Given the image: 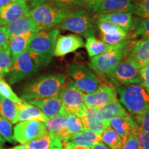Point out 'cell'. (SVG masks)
I'll use <instances>...</instances> for the list:
<instances>
[{"label": "cell", "mask_w": 149, "mask_h": 149, "mask_svg": "<svg viewBox=\"0 0 149 149\" xmlns=\"http://www.w3.org/2000/svg\"><path fill=\"white\" fill-rule=\"evenodd\" d=\"M66 81L63 74H45L34 78L24 86L20 93L26 101L49 97L60 92Z\"/></svg>", "instance_id": "cell-1"}, {"label": "cell", "mask_w": 149, "mask_h": 149, "mask_svg": "<svg viewBox=\"0 0 149 149\" xmlns=\"http://www.w3.org/2000/svg\"><path fill=\"white\" fill-rule=\"evenodd\" d=\"M59 35V30L57 29L51 31L42 30L35 33L30 39L26 50L40 66H46L51 61Z\"/></svg>", "instance_id": "cell-2"}, {"label": "cell", "mask_w": 149, "mask_h": 149, "mask_svg": "<svg viewBox=\"0 0 149 149\" xmlns=\"http://www.w3.org/2000/svg\"><path fill=\"white\" fill-rule=\"evenodd\" d=\"M117 90L121 104L131 114L139 115L149 109V93L143 85L122 84Z\"/></svg>", "instance_id": "cell-3"}, {"label": "cell", "mask_w": 149, "mask_h": 149, "mask_svg": "<svg viewBox=\"0 0 149 149\" xmlns=\"http://www.w3.org/2000/svg\"><path fill=\"white\" fill-rule=\"evenodd\" d=\"M130 40H126L120 44L95 57H91L88 66L100 76H107L113 71L116 66L124 59Z\"/></svg>", "instance_id": "cell-4"}, {"label": "cell", "mask_w": 149, "mask_h": 149, "mask_svg": "<svg viewBox=\"0 0 149 149\" xmlns=\"http://www.w3.org/2000/svg\"><path fill=\"white\" fill-rule=\"evenodd\" d=\"M57 27V29L70 31L85 38L95 36L97 32L95 20L88 11L84 10L70 11L64 21Z\"/></svg>", "instance_id": "cell-5"}, {"label": "cell", "mask_w": 149, "mask_h": 149, "mask_svg": "<svg viewBox=\"0 0 149 149\" xmlns=\"http://www.w3.org/2000/svg\"><path fill=\"white\" fill-rule=\"evenodd\" d=\"M70 10L61 8L53 3H44L34 7L27 15L33 19L42 30L49 29L64 21Z\"/></svg>", "instance_id": "cell-6"}, {"label": "cell", "mask_w": 149, "mask_h": 149, "mask_svg": "<svg viewBox=\"0 0 149 149\" xmlns=\"http://www.w3.org/2000/svg\"><path fill=\"white\" fill-rule=\"evenodd\" d=\"M40 67L36 59L26 50L13 61L8 72V82L10 84H15L33 77L38 72Z\"/></svg>", "instance_id": "cell-7"}, {"label": "cell", "mask_w": 149, "mask_h": 149, "mask_svg": "<svg viewBox=\"0 0 149 149\" xmlns=\"http://www.w3.org/2000/svg\"><path fill=\"white\" fill-rule=\"evenodd\" d=\"M58 94L61 106L65 111L79 117L82 116L86 109L84 101V93L78 88L72 80H69L64 84Z\"/></svg>", "instance_id": "cell-8"}, {"label": "cell", "mask_w": 149, "mask_h": 149, "mask_svg": "<svg viewBox=\"0 0 149 149\" xmlns=\"http://www.w3.org/2000/svg\"><path fill=\"white\" fill-rule=\"evenodd\" d=\"M68 76L84 94L95 91L100 86V81L88 68L81 64H71L68 66Z\"/></svg>", "instance_id": "cell-9"}, {"label": "cell", "mask_w": 149, "mask_h": 149, "mask_svg": "<svg viewBox=\"0 0 149 149\" xmlns=\"http://www.w3.org/2000/svg\"><path fill=\"white\" fill-rule=\"evenodd\" d=\"M47 134L45 123L38 121L20 122L15 126L13 130L15 141L21 144H29Z\"/></svg>", "instance_id": "cell-10"}, {"label": "cell", "mask_w": 149, "mask_h": 149, "mask_svg": "<svg viewBox=\"0 0 149 149\" xmlns=\"http://www.w3.org/2000/svg\"><path fill=\"white\" fill-rule=\"evenodd\" d=\"M140 69L124 56V59L109 74V77L115 82L121 83V84H142Z\"/></svg>", "instance_id": "cell-11"}, {"label": "cell", "mask_w": 149, "mask_h": 149, "mask_svg": "<svg viewBox=\"0 0 149 149\" xmlns=\"http://www.w3.org/2000/svg\"><path fill=\"white\" fill-rule=\"evenodd\" d=\"M125 57L139 68L149 64V37L129 42Z\"/></svg>", "instance_id": "cell-12"}, {"label": "cell", "mask_w": 149, "mask_h": 149, "mask_svg": "<svg viewBox=\"0 0 149 149\" xmlns=\"http://www.w3.org/2000/svg\"><path fill=\"white\" fill-rule=\"evenodd\" d=\"M101 141V135L86 129L64 137L62 139V147L64 149H72L77 147L91 148L93 145Z\"/></svg>", "instance_id": "cell-13"}, {"label": "cell", "mask_w": 149, "mask_h": 149, "mask_svg": "<svg viewBox=\"0 0 149 149\" xmlns=\"http://www.w3.org/2000/svg\"><path fill=\"white\" fill-rule=\"evenodd\" d=\"M84 46V41L79 35L74 34L61 35L58 36L56 41L53 55L56 57H64Z\"/></svg>", "instance_id": "cell-14"}, {"label": "cell", "mask_w": 149, "mask_h": 149, "mask_svg": "<svg viewBox=\"0 0 149 149\" xmlns=\"http://www.w3.org/2000/svg\"><path fill=\"white\" fill-rule=\"evenodd\" d=\"M117 98V93L113 88L107 85L100 86L95 91L84 95L86 107L97 108Z\"/></svg>", "instance_id": "cell-15"}, {"label": "cell", "mask_w": 149, "mask_h": 149, "mask_svg": "<svg viewBox=\"0 0 149 149\" xmlns=\"http://www.w3.org/2000/svg\"><path fill=\"white\" fill-rule=\"evenodd\" d=\"M29 7L24 0H16L0 8V26L14 22L29 13Z\"/></svg>", "instance_id": "cell-16"}, {"label": "cell", "mask_w": 149, "mask_h": 149, "mask_svg": "<svg viewBox=\"0 0 149 149\" xmlns=\"http://www.w3.org/2000/svg\"><path fill=\"white\" fill-rule=\"evenodd\" d=\"M3 26L8 33L9 37L42 31L40 26L33 19L28 16L27 14Z\"/></svg>", "instance_id": "cell-17"}, {"label": "cell", "mask_w": 149, "mask_h": 149, "mask_svg": "<svg viewBox=\"0 0 149 149\" xmlns=\"http://www.w3.org/2000/svg\"><path fill=\"white\" fill-rule=\"evenodd\" d=\"M135 3L133 0H102L96 13V16L113 13H132Z\"/></svg>", "instance_id": "cell-18"}, {"label": "cell", "mask_w": 149, "mask_h": 149, "mask_svg": "<svg viewBox=\"0 0 149 149\" xmlns=\"http://www.w3.org/2000/svg\"><path fill=\"white\" fill-rule=\"evenodd\" d=\"M27 102L40 109V111L48 119H52L58 115L62 109L59 94L49 97L29 100Z\"/></svg>", "instance_id": "cell-19"}, {"label": "cell", "mask_w": 149, "mask_h": 149, "mask_svg": "<svg viewBox=\"0 0 149 149\" xmlns=\"http://www.w3.org/2000/svg\"><path fill=\"white\" fill-rule=\"evenodd\" d=\"M81 119L86 129L90 130L99 135H101L104 130L109 127L102 120L96 108L86 107Z\"/></svg>", "instance_id": "cell-20"}, {"label": "cell", "mask_w": 149, "mask_h": 149, "mask_svg": "<svg viewBox=\"0 0 149 149\" xmlns=\"http://www.w3.org/2000/svg\"><path fill=\"white\" fill-rule=\"evenodd\" d=\"M49 119L46 116L40 109L22 100L18 104V121H38L43 123L48 122Z\"/></svg>", "instance_id": "cell-21"}, {"label": "cell", "mask_w": 149, "mask_h": 149, "mask_svg": "<svg viewBox=\"0 0 149 149\" xmlns=\"http://www.w3.org/2000/svg\"><path fill=\"white\" fill-rule=\"evenodd\" d=\"M109 126L119 134L122 139L138 128L134 117L129 115L111 119L109 120Z\"/></svg>", "instance_id": "cell-22"}, {"label": "cell", "mask_w": 149, "mask_h": 149, "mask_svg": "<svg viewBox=\"0 0 149 149\" xmlns=\"http://www.w3.org/2000/svg\"><path fill=\"white\" fill-rule=\"evenodd\" d=\"M97 111L102 120L108 126H109V120L111 119L128 115V113L117 98L97 108Z\"/></svg>", "instance_id": "cell-23"}, {"label": "cell", "mask_w": 149, "mask_h": 149, "mask_svg": "<svg viewBox=\"0 0 149 149\" xmlns=\"http://www.w3.org/2000/svg\"><path fill=\"white\" fill-rule=\"evenodd\" d=\"M45 125L48 134L57 136L61 139L66 137V111L62 108L61 113L53 118L49 119Z\"/></svg>", "instance_id": "cell-24"}, {"label": "cell", "mask_w": 149, "mask_h": 149, "mask_svg": "<svg viewBox=\"0 0 149 149\" xmlns=\"http://www.w3.org/2000/svg\"><path fill=\"white\" fill-rule=\"evenodd\" d=\"M132 14V13H113L103 15L97 18L108 20L128 32L133 29V17Z\"/></svg>", "instance_id": "cell-25"}, {"label": "cell", "mask_w": 149, "mask_h": 149, "mask_svg": "<svg viewBox=\"0 0 149 149\" xmlns=\"http://www.w3.org/2000/svg\"><path fill=\"white\" fill-rule=\"evenodd\" d=\"M35 33L9 37V49L13 61L20 54L26 51L30 39Z\"/></svg>", "instance_id": "cell-26"}, {"label": "cell", "mask_w": 149, "mask_h": 149, "mask_svg": "<svg viewBox=\"0 0 149 149\" xmlns=\"http://www.w3.org/2000/svg\"><path fill=\"white\" fill-rule=\"evenodd\" d=\"M0 115L12 124L18 121V104L0 95Z\"/></svg>", "instance_id": "cell-27"}, {"label": "cell", "mask_w": 149, "mask_h": 149, "mask_svg": "<svg viewBox=\"0 0 149 149\" xmlns=\"http://www.w3.org/2000/svg\"><path fill=\"white\" fill-rule=\"evenodd\" d=\"M29 149H47L62 147V139L57 136L47 134L40 139L25 144Z\"/></svg>", "instance_id": "cell-28"}, {"label": "cell", "mask_w": 149, "mask_h": 149, "mask_svg": "<svg viewBox=\"0 0 149 149\" xmlns=\"http://www.w3.org/2000/svg\"><path fill=\"white\" fill-rule=\"evenodd\" d=\"M84 46L90 57L101 55L113 47V46L109 45L103 41L97 40L94 36L86 38Z\"/></svg>", "instance_id": "cell-29"}, {"label": "cell", "mask_w": 149, "mask_h": 149, "mask_svg": "<svg viewBox=\"0 0 149 149\" xmlns=\"http://www.w3.org/2000/svg\"><path fill=\"white\" fill-rule=\"evenodd\" d=\"M86 130L81 117L66 111V130L67 136Z\"/></svg>", "instance_id": "cell-30"}, {"label": "cell", "mask_w": 149, "mask_h": 149, "mask_svg": "<svg viewBox=\"0 0 149 149\" xmlns=\"http://www.w3.org/2000/svg\"><path fill=\"white\" fill-rule=\"evenodd\" d=\"M102 141L110 149H120L122 139L115 130L109 126L101 135Z\"/></svg>", "instance_id": "cell-31"}, {"label": "cell", "mask_w": 149, "mask_h": 149, "mask_svg": "<svg viewBox=\"0 0 149 149\" xmlns=\"http://www.w3.org/2000/svg\"><path fill=\"white\" fill-rule=\"evenodd\" d=\"M101 37L102 41L111 46L117 45L128 40L127 32L122 28L101 34Z\"/></svg>", "instance_id": "cell-32"}, {"label": "cell", "mask_w": 149, "mask_h": 149, "mask_svg": "<svg viewBox=\"0 0 149 149\" xmlns=\"http://www.w3.org/2000/svg\"><path fill=\"white\" fill-rule=\"evenodd\" d=\"M131 31L134 36H140L143 38L149 37V19L133 17V25Z\"/></svg>", "instance_id": "cell-33"}, {"label": "cell", "mask_w": 149, "mask_h": 149, "mask_svg": "<svg viewBox=\"0 0 149 149\" xmlns=\"http://www.w3.org/2000/svg\"><path fill=\"white\" fill-rule=\"evenodd\" d=\"M0 135L10 144H15L13 135L12 123L0 115Z\"/></svg>", "instance_id": "cell-34"}, {"label": "cell", "mask_w": 149, "mask_h": 149, "mask_svg": "<svg viewBox=\"0 0 149 149\" xmlns=\"http://www.w3.org/2000/svg\"><path fill=\"white\" fill-rule=\"evenodd\" d=\"M0 95L18 104H19L22 101V99L17 95L11 88L10 85L2 77H0Z\"/></svg>", "instance_id": "cell-35"}, {"label": "cell", "mask_w": 149, "mask_h": 149, "mask_svg": "<svg viewBox=\"0 0 149 149\" xmlns=\"http://www.w3.org/2000/svg\"><path fill=\"white\" fill-rule=\"evenodd\" d=\"M133 13L139 18L149 19V0H139L135 3Z\"/></svg>", "instance_id": "cell-36"}, {"label": "cell", "mask_w": 149, "mask_h": 149, "mask_svg": "<svg viewBox=\"0 0 149 149\" xmlns=\"http://www.w3.org/2000/svg\"><path fill=\"white\" fill-rule=\"evenodd\" d=\"M48 1L53 3L59 8L68 10L76 7L85 6V0H49Z\"/></svg>", "instance_id": "cell-37"}, {"label": "cell", "mask_w": 149, "mask_h": 149, "mask_svg": "<svg viewBox=\"0 0 149 149\" xmlns=\"http://www.w3.org/2000/svg\"><path fill=\"white\" fill-rule=\"evenodd\" d=\"M13 64V60L9 48L0 50V67L5 70L6 74H8L10 71Z\"/></svg>", "instance_id": "cell-38"}, {"label": "cell", "mask_w": 149, "mask_h": 149, "mask_svg": "<svg viewBox=\"0 0 149 149\" xmlns=\"http://www.w3.org/2000/svg\"><path fill=\"white\" fill-rule=\"evenodd\" d=\"M139 130L149 135V109L134 117Z\"/></svg>", "instance_id": "cell-39"}, {"label": "cell", "mask_w": 149, "mask_h": 149, "mask_svg": "<svg viewBox=\"0 0 149 149\" xmlns=\"http://www.w3.org/2000/svg\"><path fill=\"white\" fill-rule=\"evenodd\" d=\"M120 149H139L135 131L130 133L125 138L122 139Z\"/></svg>", "instance_id": "cell-40"}, {"label": "cell", "mask_w": 149, "mask_h": 149, "mask_svg": "<svg viewBox=\"0 0 149 149\" xmlns=\"http://www.w3.org/2000/svg\"><path fill=\"white\" fill-rule=\"evenodd\" d=\"M137 139L138 141L139 149H149V135L137 128L135 130Z\"/></svg>", "instance_id": "cell-41"}, {"label": "cell", "mask_w": 149, "mask_h": 149, "mask_svg": "<svg viewBox=\"0 0 149 149\" xmlns=\"http://www.w3.org/2000/svg\"><path fill=\"white\" fill-rule=\"evenodd\" d=\"M9 48V35L4 26H0V50Z\"/></svg>", "instance_id": "cell-42"}, {"label": "cell", "mask_w": 149, "mask_h": 149, "mask_svg": "<svg viewBox=\"0 0 149 149\" xmlns=\"http://www.w3.org/2000/svg\"><path fill=\"white\" fill-rule=\"evenodd\" d=\"M102 0H85V6L89 13L95 14Z\"/></svg>", "instance_id": "cell-43"}, {"label": "cell", "mask_w": 149, "mask_h": 149, "mask_svg": "<svg viewBox=\"0 0 149 149\" xmlns=\"http://www.w3.org/2000/svg\"><path fill=\"white\" fill-rule=\"evenodd\" d=\"M142 84L149 93V64L140 69Z\"/></svg>", "instance_id": "cell-44"}, {"label": "cell", "mask_w": 149, "mask_h": 149, "mask_svg": "<svg viewBox=\"0 0 149 149\" xmlns=\"http://www.w3.org/2000/svg\"><path fill=\"white\" fill-rule=\"evenodd\" d=\"M91 149H110L109 147L106 146L102 141H100V142L96 143L91 148Z\"/></svg>", "instance_id": "cell-45"}, {"label": "cell", "mask_w": 149, "mask_h": 149, "mask_svg": "<svg viewBox=\"0 0 149 149\" xmlns=\"http://www.w3.org/2000/svg\"><path fill=\"white\" fill-rule=\"evenodd\" d=\"M48 1H49V0H33L32 3H31V7H32V8H34V7L37 6L48 2Z\"/></svg>", "instance_id": "cell-46"}, {"label": "cell", "mask_w": 149, "mask_h": 149, "mask_svg": "<svg viewBox=\"0 0 149 149\" xmlns=\"http://www.w3.org/2000/svg\"><path fill=\"white\" fill-rule=\"evenodd\" d=\"M15 1H16V0H0V8L11 2H13Z\"/></svg>", "instance_id": "cell-47"}, {"label": "cell", "mask_w": 149, "mask_h": 149, "mask_svg": "<svg viewBox=\"0 0 149 149\" xmlns=\"http://www.w3.org/2000/svg\"><path fill=\"white\" fill-rule=\"evenodd\" d=\"M6 142V140L0 135V149H3V146Z\"/></svg>", "instance_id": "cell-48"}, {"label": "cell", "mask_w": 149, "mask_h": 149, "mask_svg": "<svg viewBox=\"0 0 149 149\" xmlns=\"http://www.w3.org/2000/svg\"><path fill=\"white\" fill-rule=\"evenodd\" d=\"M10 149H29L26 148L25 144H21V145H19V146H16L13 147V148H10Z\"/></svg>", "instance_id": "cell-49"}, {"label": "cell", "mask_w": 149, "mask_h": 149, "mask_svg": "<svg viewBox=\"0 0 149 149\" xmlns=\"http://www.w3.org/2000/svg\"><path fill=\"white\" fill-rule=\"evenodd\" d=\"M6 74V72H5V70L0 67V77H3V76Z\"/></svg>", "instance_id": "cell-50"}, {"label": "cell", "mask_w": 149, "mask_h": 149, "mask_svg": "<svg viewBox=\"0 0 149 149\" xmlns=\"http://www.w3.org/2000/svg\"><path fill=\"white\" fill-rule=\"evenodd\" d=\"M72 149H91V148H88V147H77Z\"/></svg>", "instance_id": "cell-51"}, {"label": "cell", "mask_w": 149, "mask_h": 149, "mask_svg": "<svg viewBox=\"0 0 149 149\" xmlns=\"http://www.w3.org/2000/svg\"><path fill=\"white\" fill-rule=\"evenodd\" d=\"M47 149H64L62 147H57V148H47Z\"/></svg>", "instance_id": "cell-52"}, {"label": "cell", "mask_w": 149, "mask_h": 149, "mask_svg": "<svg viewBox=\"0 0 149 149\" xmlns=\"http://www.w3.org/2000/svg\"><path fill=\"white\" fill-rule=\"evenodd\" d=\"M134 1H139V0H134Z\"/></svg>", "instance_id": "cell-53"}, {"label": "cell", "mask_w": 149, "mask_h": 149, "mask_svg": "<svg viewBox=\"0 0 149 149\" xmlns=\"http://www.w3.org/2000/svg\"><path fill=\"white\" fill-rule=\"evenodd\" d=\"M24 1H26V0H24Z\"/></svg>", "instance_id": "cell-54"}]
</instances>
